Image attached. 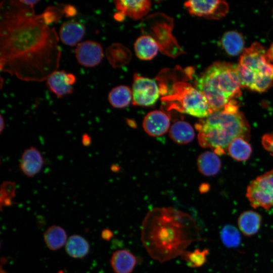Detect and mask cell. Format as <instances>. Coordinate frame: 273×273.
Instances as JSON below:
<instances>
[{"instance_id":"obj_26","label":"cell","mask_w":273,"mask_h":273,"mask_svg":"<svg viewBox=\"0 0 273 273\" xmlns=\"http://www.w3.org/2000/svg\"><path fill=\"white\" fill-rule=\"evenodd\" d=\"M208 253L207 249H197L192 252L185 251L181 256L189 266L198 267L203 265L206 262Z\"/></svg>"},{"instance_id":"obj_35","label":"cell","mask_w":273,"mask_h":273,"mask_svg":"<svg viewBox=\"0 0 273 273\" xmlns=\"http://www.w3.org/2000/svg\"><path fill=\"white\" fill-rule=\"evenodd\" d=\"M110 233V232L108 230H106L105 231H104L102 233V237H103V238L105 239L110 238V236H111Z\"/></svg>"},{"instance_id":"obj_9","label":"cell","mask_w":273,"mask_h":273,"mask_svg":"<svg viewBox=\"0 0 273 273\" xmlns=\"http://www.w3.org/2000/svg\"><path fill=\"white\" fill-rule=\"evenodd\" d=\"M184 5L192 15L213 19L224 16L229 10L228 5L223 1H189Z\"/></svg>"},{"instance_id":"obj_19","label":"cell","mask_w":273,"mask_h":273,"mask_svg":"<svg viewBox=\"0 0 273 273\" xmlns=\"http://www.w3.org/2000/svg\"><path fill=\"white\" fill-rule=\"evenodd\" d=\"M221 44L225 52L231 56H238L245 49L243 36L236 31L225 32L221 37Z\"/></svg>"},{"instance_id":"obj_2","label":"cell","mask_w":273,"mask_h":273,"mask_svg":"<svg viewBox=\"0 0 273 273\" xmlns=\"http://www.w3.org/2000/svg\"><path fill=\"white\" fill-rule=\"evenodd\" d=\"M199 229L189 214L171 207L149 212L142 223L141 239L149 254L163 262L181 254L200 239Z\"/></svg>"},{"instance_id":"obj_29","label":"cell","mask_w":273,"mask_h":273,"mask_svg":"<svg viewBox=\"0 0 273 273\" xmlns=\"http://www.w3.org/2000/svg\"><path fill=\"white\" fill-rule=\"evenodd\" d=\"M41 15L44 22L49 25L53 23L57 22L64 15L63 8L50 6L47 7Z\"/></svg>"},{"instance_id":"obj_25","label":"cell","mask_w":273,"mask_h":273,"mask_svg":"<svg viewBox=\"0 0 273 273\" xmlns=\"http://www.w3.org/2000/svg\"><path fill=\"white\" fill-rule=\"evenodd\" d=\"M89 249L87 241L79 235L71 236L65 245V249L68 254L76 258L84 257L88 253Z\"/></svg>"},{"instance_id":"obj_21","label":"cell","mask_w":273,"mask_h":273,"mask_svg":"<svg viewBox=\"0 0 273 273\" xmlns=\"http://www.w3.org/2000/svg\"><path fill=\"white\" fill-rule=\"evenodd\" d=\"M169 136L175 143L183 145L193 141L195 137V132L190 123L179 120L175 122L170 127Z\"/></svg>"},{"instance_id":"obj_18","label":"cell","mask_w":273,"mask_h":273,"mask_svg":"<svg viewBox=\"0 0 273 273\" xmlns=\"http://www.w3.org/2000/svg\"><path fill=\"white\" fill-rule=\"evenodd\" d=\"M134 49L138 58L142 60H150L157 54L159 49L157 42L150 35H142L134 44Z\"/></svg>"},{"instance_id":"obj_8","label":"cell","mask_w":273,"mask_h":273,"mask_svg":"<svg viewBox=\"0 0 273 273\" xmlns=\"http://www.w3.org/2000/svg\"><path fill=\"white\" fill-rule=\"evenodd\" d=\"M132 104L141 106H151L159 98L160 88L154 79L135 73L132 87Z\"/></svg>"},{"instance_id":"obj_7","label":"cell","mask_w":273,"mask_h":273,"mask_svg":"<svg viewBox=\"0 0 273 273\" xmlns=\"http://www.w3.org/2000/svg\"><path fill=\"white\" fill-rule=\"evenodd\" d=\"M246 197L254 208L273 207V169L257 177L248 186Z\"/></svg>"},{"instance_id":"obj_4","label":"cell","mask_w":273,"mask_h":273,"mask_svg":"<svg viewBox=\"0 0 273 273\" xmlns=\"http://www.w3.org/2000/svg\"><path fill=\"white\" fill-rule=\"evenodd\" d=\"M195 87L206 98L212 112L221 110L241 95L237 65L217 61L197 78Z\"/></svg>"},{"instance_id":"obj_6","label":"cell","mask_w":273,"mask_h":273,"mask_svg":"<svg viewBox=\"0 0 273 273\" xmlns=\"http://www.w3.org/2000/svg\"><path fill=\"white\" fill-rule=\"evenodd\" d=\"M162 100L170 109L201 119L212 112L203 94L185 81H180L174 84L170 93L165 95Z\"/></svg>"},{"instance_id":"obj_20","label":"cell","mask_w":273,"mask_h":273,"mask_svg":"<svg viewBox=\"0 0 273 273\" xmlns=\"http://www.w3.org/2000/svg\"><path fill=\"white\" fill-rule=\"evenodd\" d=\"M221 165L220 159L213 152H204L199 156L197 160L198 170L206 176L216 174L220 170Z\"/></svg>"},{"instance_id":"obj_34","label":"cell","mask_w":273,"mask_h":273,"mask_svg":"<svg viewBox=\"0 0 273 273\" xmlns=\"http://www.w3.org/2000/svg\"><path fill=\"white\" fill-rule=\"evenodd\" d=\"M1 121H0V132L2 134L3 133V130L5 129V120L2 116V115H1Z\"/></svg>"},{"instance_id":"obj_31","label":"cell","mask_w":273,"mask_h":273,"mask_svg":"<svg viewBox=\"0 0 273 273\" xmlns=\"http://www.w3.org/2000/svg\"><path fill=\"white\" fill-rule=\"evenodd\" d=\"M64 15L67 17H74L77 15V11L75 7L71 5H66L63 7Z\"/></svg>"},{"instance_id":"obj_27","label":"cell","mask_w":273,"mask_h":273,"mask_svg":"<svg viewBox=\"0 0 273 273\" xmlns=\"http://www.w3.org/2000/svg\"><path fill=\"white\" fill-rule=\"evenodd\" d=\"M16 183L12 181H5L1 186L0 202L1 207L11 206L14 202L13 200L16 196Z\"/></svg>"},{"instance_id":"obj_12","label":"cell","mask_w":273,"mask_h":273,"mask_svg":"<svg viewBox=\"0 0 273 273\" xmlns=\"http://www.w3.org/2000/svg\"><path fill=\"white\" fill-rule=\"evenodd\" d=\"M44 162L40 151L37 148L30 146L22 152L19 166L26 176L33 177L40 172Z\"/></svg>"},{"instance_id":"obj_15","label":"cell","mask_w":273,"mask_h":273,"mask_svg":"<svg viewBox=\"0 0 273 273\" xmlns=\"http://www.w3.org/2000/svg\"><path fill=\"white\" fill-rule=\"evenodd\" d=\"M67 74L64 70H57L47 79V85L49 90L57 97L61 98L73 92V86L67 80Z\"/></svg>"},{"instance_id":"obj_33","label":"cell","mask_w":273,"mask_h":273,"mask_svg":"<svg viewBox=\"0 0 273 273\" xmlns=\"http://www.w3.org/2000/svg\"><path fill=\"white\" fill-rule=\"evenodd\" d=\"M21 2L24 4L25 5L30 7L32 8H34V7L36 5L39 1H27V0H21Z\"/></svg>"},{"instance_id":"obj_3","label":"cell","mask_w":273,"mask_h":273,"mask_svg":"<svg viewBox=\"0 0 273 273\" xmlns=\"http://www.w3.org/2000/svg\"><path fill=\"white\" fill-rule=\"evenodd\" d=\"M195 127L199 144L211 149L217 155L226 154L229 145L236 138L241 137L247 141L250 138V127L235 100L223 109L200 119Z\"/></svg>"},{"instance_id":"obj_32","label":"cell","mask_w":273,"mask_h":273,"mask_svg":"<svg viewBox=\"0 0 273 273\" xmlns=\"http://www.w3.org/2000/svg\"><path fill=\"white\" fill-rule=\"evenodd\" d=\"M82 144L85 147L90 146L92 143V138L87 133H84L81 137Z\"/></svg>"},{"instance_id":"obj_28","label":"cell","mask_w":273,"mask_h":273,"mask_svg":"<svg viewBox=\"0 0 273 273\" xmlns=\"http://www.w3.org/2000/svg\"><path fill=\"white\" fill-rule=\"evenodd\" d=\"M220 236L222 243L227 247H236L240 242L238 231L231 225H227L223 228Z\"/></svg>"},{"instance_id":"obj_14","label":"cell","mask_w":273,"mask_h":273,"mask_svg":"<svg viewBox=\"0 0 273 273\" xmlns=\"http://www.w3.org/2000/svg\"><path fill=\"white\" fill-rule=\"evenodd\" d=\"M85 33V27L81 23L71 20L61 25L59 36L64 44L74 46L82 39Z\"/></svg>"},{"instance_id":"obj_1","label":"cell","mask_w":273,"mask_h":273,"mask_svg":"<svg viewBox=\"0 0 273 273\" xmlns=\"http://www.w3.org/2000/svg\"><path fill=\"white\" fill-rule=\"evenodd\" d=\"M59 36L21 0L0 6V69L26 81H42L59 67Z\"/></svg>"},{"instance_id":"obj_11","label":"cell","mask_w":273,"mask_h":273,"mask_svg":"<svg viewBox=\"0 0 273 273\" xmlns=\"http://www.w3.org/2000/svg\"><path fill=\"white\" fill-rule=\"evenodd\" d=\"M75 56L80 65L93 67L100 63L104 57V52L99 43L86 40L78 44L75 49Z\"/></svg>"},{"instance_id":"obj_24","label":"cell","mask_w":273,"mask_h":273,"mask_svg":"<svg viewBox=\"0 0 273 273\" xmlns=\"http://www.w3.org/2000/svg\"><path fill=\"white\" fill-rule=\"evenodd\" d=\"M43 238L46 244L51 250L59 249L67 241L66 232L58 225H52L49 228L44 232Z\"/></svg>"},{"instance_id":"obj_13","label":"cell","mask_w":273,"mask_h":273,"mask_svg":"<svg viewBox=\"0 0 273 273\" xmlns=\"http://www.w3.org/2000/svg\"><path fill=\"white\" fill-rule=\"evenodd\" d=\"M170 117L164 112L154 110L148 113L143 121V127L147 133L158 136L165 133L170 126Z\"/></svg>"},{"instance_id":"obj_10","label":"cell","mask_w":273,"mask_h":273,"mask_svg":"<svg viewBox=\"0 0 273 273\" xmlns=\"http://www.w3.org/2000/svg\"><path fill=\"white\" fill-rule=\"evenodd\" d=\"M114 2L117 10L114 18L117 21L122 20L125 16L134 20L140 19L148 14L151 6V2L147 0H121Z\"/></svg>"},{"instance_id":"obj_36","label":"cell","mask_w":273,"mask_h":273,"mask_svg":"<svg viewBox=\"0 0 273 273\" xmlns=\"http://www.w3.org/2000/svg\"><path fill=\"white\" fill-rule=\"evenodd\" d=\"M1 273H6L5 271H3L2 269H1Z\"/></svg>"},{"instance_id":"obj_30","label":"cell","mask_w":273,"mask_h":273,"mask_svg":"<svg viewBox=\"0 0 273 273\" xmlns=\"http://www.w3.org/2000/svg\"><path fill=\"white\" fill-rule=\"evenodd\" d=\"M261 142L264 148L273 156V132L264 134Z\"/></svg>"},{"instance_id":"obj_16","label":"cell","mask_w":273,"mask_h":273,"mask_svg":"<svg viewBox=\"0 0 273 273\" xmlns=\"http://www.w3.org/2000/svg\"><path fill=\"white\" fill-rule=\"evenodd\" d=\"M110 264L115 273H131L136 264V258L127 250H119L113 253Z\"/></svg>"},{"instance_id":"obj_22","label":"cell","mask_w":273,"mask_h":273,"mask_svg":"<svg viewBox=\"0 0 273 273\" xmlns=\"http://www.w3.org/2000/svg\"><path fill=\"white\" fill-rule=\"evenodd\" d=\"M227 153L236 161H245L250 158L252 153V148L247 140L238 137L229 145Z\"/></svg>"},{"instance_id":"obj_5","label":"cell","mask_w":273,"mask_h":273,"mask_svg":"<svg viewBox=\"0 0 273 273\" xmlns=\"http://www.w3.org/2000/svg\"><path fill=\"white\" fill-rule=\"evenodd\" d=\"M257 42L245 49L237 65L242 87L264 92L273 83V64Z\"/></svg>"},{"instance_id":"obj_23","label":"cell","mask_w":273,"mask_h":273,"mask_svg":"<svg viewBox=\"0 0 273 273\" xmlns=\"http://www.w3.org/2000/svg\"><path fill=\"white\" fill-rule=\"evenodd\" d=\"M132 99V90L128 86L123 85L114 87L108 95L110 104L116 108H122L127 106Z\"/></svg>"},{"instance_id":"obj_17","label":"cell","mask_w":273,"mask_h":273,"mask_svg":"<svg viewBox=\"0 0 273 273\" xmlns=\"http://www.w3.org/2000/svg\"><path fill=\"white\" fill-rule=\"evenodd\" d=\"M261 222V216L258 212L253 210L243 212L238 219L239 230L246 237L255 235L259 230Z\"/></svg>"}]
</instances>
